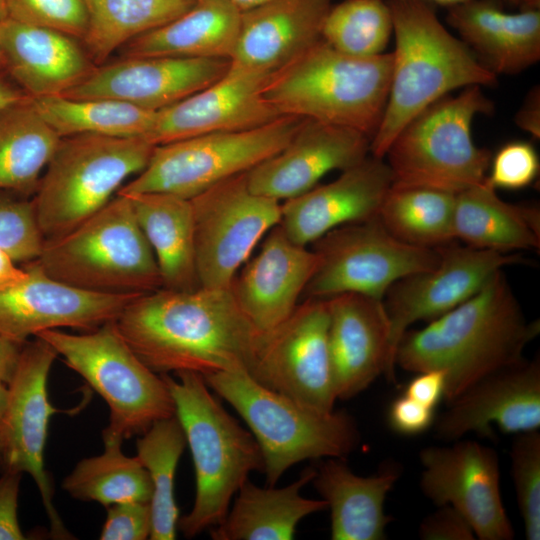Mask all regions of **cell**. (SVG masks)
Instances as JSON below:
<instances>
[{
    "label": "cell",
    "mask_w": 540,
    "mask_h": 540,
    "mask_svg": "<svg viewBox=\"0 0 540 540\" xmlns=\"http://www.w3.org/2000/svg\"><path fill=\"white\" fill-rule=\"evenodd\" d=\"M445 373L442 370L418 372L409 381L404 394L430 408L436 409L444 399Z\"/></svg>",
    "instance_id": "49"
},
{
    "label": "cell",
    "mask_w": 540,
    "mask_h": 540,
    "mask_svg": "<svg viewBox=\"0 0 540 540\" xmlns=\"http://www.w3.org/2000/svg\"><path fill=\"white\" fill-rule=\"evenodd\" d=\"M494 106L480 86L443 97L413 118L384 157L396 186H425L457 194L486 180L492 153L478 147L472 124Z\"/></svg>",
    "instance_id": "10"
},
{
    "label": "cell",
    "mask_w": 540,
    "mask_h": 540,
    "mask_svg": "<svg viewBox=\"0 0 540 540\" xmlns=\"http://www.w3.org/2000/svg\"><path fill=\"white\" fill-rule=\"evenodd\" d=\"M43 244L32 199L0 196V248L24 265L38 259Z\"/></svg>",
    "instance_id": "42"
},
{
    "label": "cell",
    "mask_w": 540,
    "mask_h": 540,
    "mask_svg": "<svg viewBox=\"0 0 540 540\" xmlns=\"http://www.w3.org/2000/svg\"><path fill=\"white\" fill-rule=\"evenodd\" d=\"M395 49L390 87L370 154L384 158L396 135L424 109L455 89L494 86L497 75L451 34L424 0H388Z\"/></svg>",
    "instance_id": "3"
},
{
    "label": "cell",
    "mask_w": 540,
    "mask_h": 540,
    "mask_svg": "<svg viewBox=\"0 0 540 540\" xmlns=\"http://www.w3.org/2000/svg\"><path fill=\"white\" fill-rule=\"evenodd\" d=\"M58 357L40 337L22 347L15 374L8 386L7 405L0 422L3 471L28 473L34 480L50 522L51 535L70 539L54 504V488L45 469L44 451L51 416L59 412L49 402L47 380Z\"/></svg>",
    "instance_id": "15"
},
{
    "label": "cell",
    "mask_w": 540,
    "mask_h": 540,
    "mask_svg": "<svg viewBox=\"0 0 540 540\" xmlns=\"http://www.w3.org/2000/svg\"><path fill=\"white\" fill-rule=\"evenodd\" d=\"M399 471L386 467L377 475L354 474L344 458H328L316 470L312 482L331 514L333 540H383L391 517L384 504Z\"/></svg>",
    "instance_id": "29"
},
{
    "label": "cell",
    "mask_w": 540,
    "mask_h": 540,
    "mask_svg": "<svg viewBox=\"0 0 540 540\" xmlns=\"http://www.w3.org/2000/svg\"><path fill=\"white\" fill-rule=\"evenodd\" d=\"M455 195L425 186L392 185L378 217L386 230L400 241L438 248L455 239Z\"/></svg>",
    "instance_id": "37"
},
{
    "label": "cell",
    "mask_w": 540,
    "mask_h": 540,
    "mask_svg": "<svg viewBox=\"0 0 540 540\" xmlns=\"http://www.w3.org/2000/svg\"><path fill=\"white\" fill-rule=\"evenodd\" d=\"M7 252L0 248V290L24 281L28 276L25 266L20 267Z\"/></svg>",
    "instance_id": "52"
},
{
    "label": "cell",
    "mask_w": 540,
    "mask_h": 540,
    "mask_svg": "<svg viewBox=\"0 0 540 540\" xmlns=\"http://www.w3.org/2000/svg\"><path fill=\"white\" fill-rule=\"evenodd\" d=\"M230 60L171 56L121 57L96 66L68 98H109L159 111L221 78Z\"/></svg>",
    "instance_id": "18"
},
{
    "label": "cell",
    "mask_w": 540,
    "mask_h": 540,
    "mask_svg": "<svg viewBox=\"0 0 540 540\" xmlns=\"http://www.w3.org/2000/svg\"><path fill=\"white\" fill-rule=\"evenodd\" d=\"M316 469L307 467L284 487H259L247 480L237 491L225 519L210 529L213 540H290L306 516L327 509L325 500L307 499L301 489L313 480Z\"/></svg>",
    "instance_id": "31"
},
{
    "label": "cell",
    "mask_w": 540,
    "mask_h": 540,
    "mask_svg": "<svg viewBox=\"0 0 540 540\" xmlns=\"http://www.w3.org/2000/svg\"><path fill=\"white\" fill-rule=\"evenodd\" d=\"M190 200L200 287L230 288L254 247L279 224L281 203L252 192L246 172Z\"/></svg>",
    "instance_id": "13"
},
{
    "label": "cell",
    "mask_w": 540,
    "mask_h": 540,
    "mask_svg": "<svg viewBox=\"0 0 540 540\" xmlns=\"http://www.w3.org/2000/svg\"><path fill=\"white\" fill-rule=\"evenodd\" d=\"M454 236L466 246L501 253L540 247V212L503 201L487 179L455 195Z\"/></svg>",
    "instance_id": "32"
},
{
    "label": "cell",
    "mask_w": 540,
    "mask_h": 540,
    "mask_svg": "<svg viewBox=\"0 0 540 540\" xmlns=\"http://www.w3.org/2000/svg\"><path fill=\"white\" fill-rule=\"evenodd\" d=\"M115 324L133 352L158 374L248 372L261 334L231 288H160L132 299Z\"/></svg>",
    "instance_id": "1"
},
{
    "label": "cell",
    "mask_w": 540,
    "mask_h": 540,
    "mask_svg": "<svg viewBox=\"0 0 540 540\" xmlns=\"http://www.w3.org/2000/svg\"><path fill=\"white\" fill-rule=\"evenodd\" d=\"M420 486L437 506L461 513L480 540H511L513 526L500 493L498 455L476 441L457 440L447 447L420 452Z\"/></svg>",
    "instance_id": "16"
},
{
    "label": "cell",
    "mask_w": 540,
    "mask_h": 540,
    "mask_svg": "<svg viewBox=\"0 0 540 540\" xmlns=\"http://www.w3.org/2000/svg\"><path fill=\"white\" fill-rule=\"evenodd\" d=\"M511 474L528 540L540 539V432L516 434L510 451Z\"/></svg>",
    "instance_id": "41"
},
{
    "label": "cell",
    "mask_w": 540,
    "mask_h": 540,
    "mask_svg": "<svg viewBox=\"0 0 540 540\" xmlns=\"http://www.w3.org/2000/svg\"><path fill=\"white\" fill-rule=\"evenodd\" d=\"M371 139L351 128L303 118L276 154L246 172L249 189L275 200L301 195L333 170H346L370 154Z\"/></svg>",
    "instance_id": "22"
},
{
    "label": "cell",
    "mask_w": 540,
    "mask_h": 540,
    "mask_svg": "<svg viewBox=\"0 0 540 540\" xmlns=\"http://www.w3.org/2000/svg\"><path fill=\"white\" fill-rule=\"evenodd\" d=\"M239 11L243 12L275 0H230Z\"/></svg>",
    "instance_id": "54"
},
{
    "label": "cell",
    "mask_w": 540,
    "mask_h": 540,
    "mask_svg": "<svg viewBox=\"0 0 540 540\" xmlns=\"http://www.w3.org/2000/svg\"><path fill=\"white\" fill-rule=\"evenodd\" d=\"M434 421L436 435L446 441L467 433L491 437L493 426L502 433L519 434L540 427V364L524 358L499 369L446 403Z\"/></svg>",
    "instance_id": "21"
},
{
    "label": "cell",
    "mask_w": 540,
    "mask_h": 540,
    "mask_svg": "<svg viewBox=\"0 0 540 540\" xmlns=\"http://www.w3.org/2000/svg\"><path fill=\"white\" fill-rule=\"evenodd\" d=\"M502 0H469L448 8L447 23L497 76L517 74L540 59V9L505 11Z\"/></svg>",
    "instance_id": "28"
},
{
    "label": "cell",
    "mask_w": 540,
    "mask_h": 540,
    "mask_svg": "<svg viewBox=\"0 0 540 540\" xmlns=\"http://www.w3.org/2000/svg\"><path fill=\"white\" fill-rule=\"evenodd\" d=\"M60 137L27 98L0 110V191L34 194Z\"/></svg>",
    "instance_id": "34"
},
{
    "label": "cell",
    "mask_w": 540,
    "mask_h": 540,
    "mask_svg": "<svg viewBox=\"0 0 540 540\" xmlns=\"http://www.w3.org/2000/svg\"><path fill=\"white\" fill-rule=\"evenodd\" d=\"M328 346L334 391L348 400L384 374L395 380L390 323L382 300L357 293L327 298Z\"/></svg>",
    "instance_id": "23"
},
{
    "label": "cell",
    "mask_w": 540,
    "mask_h": 540,
    "mask_svg": "<svg viewBox=\"0 0 540 540\" xmlns=\"http://www.w3.org/2000/svg\"><path fill=\"white\" fill-rule=\"evenodd\" d=\"M440 259L431 269L401 278L386 292L382 302L390 323V353L415 322L431 321L476 294L506 266L522 263L521 256L458 246L438 247Z\"/></svg>",
    "instance_id": "17"
},
{
    "label": "cell",
    "mask_w": 540,
    "mask_h": 540,
    "mask_svg": "<svg viewBox=\"0 0 540 540\" xmlns=\"http://www.w3.org/2000/svg\"><path fill=\"white\" fill-rule=\"evenodd\" d=\"M515 122L518 127L534 138H540V91L538 86H535L528 93L525 102L515 115Z\"/></svg>",
    "instance_id": "50"
},
{
    "label": "cell",
    "mask_w": 540,
    "mask_h": 540,
    "mask_svg": "<svg viewBox=\"0 0 540 540\" xmlns=\"http://www.w3.org/2000/svg\"><path fill=\"white\" fill-rule=\"evenodd\" d=\"M241 11L230 0H196L176 19L122 46L121 57L231 59Z\"/></svg>",
    "instance_id": "30"
},
{
    "label": "cell",
    "mask_w": 540,
    "mask_h": 540,
    "mask_svg": "<svg viewBox=\"0 0 540 540\" xmlns=\"http://www.w3.org/2000/svg\"><path fill=\"white\" fill-rule=\"evenodd\" d=\"M124 196L129 198L153 251L162 288L173 291L199 288L191 200L166 193Z\"/></svg>",
    "instance_id": "33"
},
{
    "label": "cell",
    "mask_w": 540,
    "mask_h": 540,
    "mask_svg": "<svg viewBox=\"0 0 540 540\" xmlns=\"http://www.w3.org/2000/svg\"><path fill=\"white\" fill-rule=\"evenodd\" d=\"M539 157L533 144L514 140L491 157L488 183L495 189L518 190L533 183L539 174Z\"/></svg>",
    "instance_id": "44"
},
{
    "label": "cell",
    "mask_w": 540,
    "mask_h": 540,
    "mask_svg": "<svg viewBox=\"0 0 540 540\" xmlns=\"http://www.w3.org/2000/svg\"><path fill=\"white\" fill-rule=\"evenodd\" d=\"M504 5L509 7L524 9V8H539L540 0H502Z\"/></svg>",
    "instance_id": "55"
},
{
    "label": "cell",
    "mask_w": 540,
    "mask_h": 540,
    "mask_svg": "<svg viewBox=\"0 0 540 540\" xmlns=\"http://www.w3.org/2000/svg\"><path fill=\"white\" fill-rule=\"evenodd\" d=\"M45 340L107 403L104 443H122L145 433L156 421L176 415L162 374L148 368L120 335L115 320L84 331L47 330Z\"/></svg>",
    "instance_id": "9"
},
{
    "label": "cell",
    "mask_w": 540,
    "mask_h": 540,
    "mask_svg": "<svg viewBox=\"0 0 540 540\" xmlns=\"http://www.w3.org/2000/svg\"><path fill=\"white\" fill-rule=\"evenodd\" d=\"M8 399V386L0 381V422L4 415Z\"/></svg>",
    "instance_id": "56"
},
{
    "label": "cell",
    "mask_w": 540,
    "mask_h": 540,
    "mask_svg": "<svg viewBox=\"0 0 540 540\" xmlns=\"http://www.w3.org/2000/svg\"><path fill=\"white\" fill-rule=\"evenodd\" d=\"M203 377L250 428L263 454L268 486L301 461L344 458L358 446L357 425L345 411L325 413L305 406L260 385L244 370Z\"/></svg>",
    "instance_id": "7"
},
{
    "label": "cell",
    "mask_w": 540,
    "mask_h": 540,
    "mask_svg": "<svg viewBox=\"0 0 540 540\" xmlns=\"http://www.w3.org/2000/svg\"><path fill=\"white\" fill-rule=\"evenodd\" d=\"M331 0H275L241 12L231 63L271 75L322 39Z\"/></svg>",
    "instance_id": "27"
},
{
    "label": "cell",
    "mask_w": 540,
    "mask_h": 540,
    "mask_svg": "<svg viewBox=\"0 0 540 540\" xmlns=\"http://www.w3.org/2000/svg\"><path fill=\"white\" fill-rule=\"evenodd\" d=\"M2 469H3V453H2V448L0 444V471L1 472H2Z\"/></svg>",
    "instance_id": "59"
},
{
    "label": "cell",
    "mask_w": 540,
    "mask_h": 540,
    "mask_svg": "<svg viewBox=\"0 0 540 540\" xmlns=\"http://www.w3.org/2000/svg\"><path fill=\"white\" fill-rule=\"evenodd\" d=\"M162 375L194 463V505L177 524L186 538H193L225 519L232 497L252 471L264 473L265 462L253 434L212 396L201 374L178 371L177 380Z\"/></svg>",
    "instance_id": "4"
},
{
    "label": "cell",
    "mask_w": 540,
    "mask_h": 540,
    "mask_svg": "<svg viewBox=\"0 0 540 540\" xmlns=\"http://www.w3.org/2000/svg\"><path fill=\"white\" fill-rule=\"evenodd\" d=\"M269 75L235 65L214 83L156 112L153 145L218 132L254 129L282 115L265 100Z\"/></svg>",
    "instance_id": "20"
},
{
    "label": "cell",
    "mask_w": 540,
    "mask_h": 540,
    "mask_svg": "<svg viewBox=\"0 0 540 540\" xmlns=\"http://www.w3.org/2000/svg\"><path fill=\"white\" fill-rule=\"evenodd\" d=\"M0 68L3 69V57H2L1 47H0Z\"/></svg>",
    "instance_id": "60"
},
{
    "label": "cell",
    "mask_w": 540,
    "mask_h": 540,
    "mask_svg": "<svg viewBox=\"0 0 540 540\" xmlns=\"http://www.w3.org/2000/svg\"><path fill=\"white\" fill-rule=\"evenodd\" d=\"M33 262L88 292L138 296L162 288L153 251L129 198L120 194L69 232L45 240Z\"/></svg>",
    "instance_id": "6"
},
{
    "label": "cell",
    "mask_w": 540,
    "mask_h": 540,
    "mask_svg": "<svg viewBox=\"0 0 540 540\" xmlns=\"http://www.w3.org/2000/svg\"><path fill=\"white\" fill-rule=\"evenodd\" d=\"M302 120L282 115L254 129L210 133L156 145L145 168L117 194L166 193L192 199L279 152Z\"/></svg>",
    "instance_id": "11"
},
{
    "label": "cell",
    "mask_w": 540,
    "mask_h": 540,
    "mask_svg": "<svg viewBox=\"0 0 540 540\" xmlns=\"http://www.w3.org/2000/svg\"><path fill=\"white\" fill-rule=\"evenodd\" d=\"M392 34V13L384 0H344L331 6L321 31L331 47L355 57L384 53Z\"/></svg>",
    "instance_id": "40"
},
{
    "label": "cell",
    "mask_w": 540,
    "mask_h": 540,
    "mask_svg": "<svg viewBox=\"0 0 540 540\" xmlns=\"http://www.w3.org/2000/svg\"><path fill=\"white\" fill-rule=\"evenodd\" d=\"M263 238L257 255L230 286L239 308L259 332L275 328L293 313L318 262L313 250L293 242L279 224Z\"/></svg>",
    "instance_id": "25"
},
{
    "label": "cell",
    "mask_w": 540,
    "mask_h": 540,
    "mask_svg": "<svg viewBox=\"0 0 540 540\" xmlns=\"http://www.w3.org/2000/svg\"><path fill=\"white\" fill-rule=\"evenodd\" d=\"M27 98L30 97L12 79L0 72V110Z\"/></svg>",
    "instance_id": "53"
},
{
    "label": "cell",
    "mask_w": 540,
    "mask_h": 540,
    "mask_svg": "<svg viewBox=\"0 0 540 540\" xmlns=\"http://www.w3.org/2000/svg\"><path fill=\"white\" fill-rule=\"evenodd\" d=\"M505 274L497 271L472 297L427 326L407 330L395 351V366L409 372L442 370L449 403L483 377L523 359L538 334Z\"/></svg>",
    "instance_id": "2"
},
{
    "label": "cell",
    "mask_w": 540,
    "mask_h": 540,
    "mask_svg": "<svg viewBox=\"0 0 540 540\" xmlns=\"http://www.w3.org/2000/svg\"><path fill=\"white\" fill-rule=\"evenodd\" d=\"M435 421V409L405 394L392 401L388 410L391 429L402 435H417L428 430Z\"/></svg>",
    "instance_id": "47"
},
{
    "label": "cell",
    "mask_w": 540,
    "mask_h": 540,
    "mask_svg": "<svg viewBox=\"0 0 540 540\" xmlns=\"http://www.w3.org/2000/svg\"><path fill=\"white\" fill-rule=\"evenodd\" d=\"M32 102L60 138L93 134L146 139L156 117V111L109 98L48 96Z\"/></svg>",
    "instance_id": "36"
},
{
    "label": "cell",
    "mask_w": 540,
    "mask_h": 540,
    "mask_svg": "<svg viewBox=\"0 0 540 540\" xmlns=\"http://www.w3.org/2000/svg\"><path fill=\"white\" fill-rule=\"evenodd\" d=\"M196 0H83L88 30L81 41L98 66L132 39L176 19Z\"/></svg>",
    "instance_id": "35"
},
{
    "label": "cell",
    "mask_w": 540,
    "mask_h": 540,
    "mask_svg": "<svg viewBox=\"0 0 540 540\" xmlns=\"http://www.w3.org/2000/svg\"><path fill=\"white\" fill-rule=\"evenodd\" d=\"M154 147L141 137H61L32 198L44 241L102 209L128 178L145 168Z\"/></svg>",
    "instance_id": "8"
},
{
    "label": "cell",
    "mask_w": 540,
    "mask_h": 540,
    "mask_svg": "<svg viewBox=\"0 0 540 540\" xmlns=\"http://www.w3.org/2000/svg\"><path fill=\"white\" fill-rule=\"evenodd\" d=\"M23 266L27 278L0 290V334L21 345L47 330H93L115 320L137 297L80 290L49 277L34 262Z\"/></svg>",
    "instance_id": "19"
},
{
    "label": "cell",
    "mask_w": 540,
    "mask_h": 540,
    "mask_svg": "<svg viewBox=\"0 0 540 540\" xmlns=\"http://www.w3.org/2000/svg\"><path fill=\"white\" fill-rule=\"evenodd\" d=\"M152 526L150 502H120L107 506L101 540H145Z\"/></svg>",
    "instance_id": "45"
},
{
    "label": "cell",
    "mask_w": 540,
    "mask_h": 540,
    "mask_svg": "<svg viewBox=\"0 0 540 540\" xmlns=\"http://www.w3.org/2000/svg\"><path fill=\"white\" fill-rule=\"evenodd\" d=\"M121 444L104 443L101 455L79 461L64 478L63 489L75 499L105 507L120 502H150L153 485L149 473L138 456L122 453Z\"/></svg>",
    "instance_id": "38"
},
{
    "label": "cell",
    "mask_w": 540,
    "mask_h": 540,
    "mask_svg": "<svg viewBox=\"0 0 540 540\" xmlns=\"http://www.w3.org/2000/svg\"><path fill=\"white\" fill-rule=\"evenodd\" d=\"M23 345L0 334V381L6 385L15 374Z\"/></svg>",
    "instance_id": "51"
},
{
    "label": "cell",
    "mask_w": 540,
    "mask_h": 540,
    "mask_svg": "<svg viewBox=\"0 0 540 540\" xmlns=\"http://www.w3.org/2000/svg\"><path fill=\"white\" fill-rule=\"evenodd\" d=\"M326 299L309 298L275 328L261 332L247 372L260 385L330 413L337 400L330 366Z\"/></svg>",
    "instance_id": "14"
},
{
    "label": "cell",
    "mask_w": 540,
    "mask_h": 540,
    "mask_svg": "<svg viewBox=\"0 0 540 540\" xmlns=\"http://www.w3.org/2000/svg\"><path fill=\"white\" fill-rule=\"evenodd\" d=\"M391 68V53L350 56L321 39L271 74L263 96L279 115L351 128L372 139L386 107Z\"/></svg>",
    "instance_id": "5"
},
{
    "label": "cell",
    "mask_w": 540,
    "mask_h": 540,
    "mask_svg": "<svg viewBox=\"0 0 540 540\" xmlns=\"http://www.w3.org/2000/svg\"><path fill=\"white\" fill-rule=\"evenodd\" d=\"M419 536L423 540H473L474 531L456 509L449 505L439 509L425 519L419 527Z\"/></svg>",
    "instance_id": "46"
},
{
    "label": "cell",
    "mask_w": 540,
    "mask_h": 540,
    "mask_svg": "<svg viewBox=\"0 0 540 540\" xmlns=\"http://www.w3.org/2000/svg\"><path fill=\"white\" fill-rule=\"evenodd\" d=\"M7 18L83 40L88 14L83 0H5Z\"/></svg>",
    "instance_id": "43"
},
{
    "label": "cell",
    "mask_w": 540,
    "mask_h": 540,
    "mask_svg": "<svg viewBox=\"0 0 540 540\" xmlns=\"http://www.w3.org/2000/svg\"><path fill=\"white\" fill-rule=\"evenodd\" d=\"M424 1L437 3L439 5H443L449 8V7L467 2L469 0H424Z\"/></svg>",
    "instance_id": "57"
},
{
    "label": "cell",
    "mask_w": 540,
    "mask_h": 540,
    "mask_svg": "<svg viewBox=\"0 0 540 540\" xmlns=\"http://www.w3.org/2000/svg\"><path fill=\"white\" fill-rule=\"evenodd\" d=\"M392 184L384 158L370 154L334 181L285 200L279 225L293 242L307 246L336 227L377 217Z\"/></svg>",
    "instance_id": "24"
},
{
    "label": "cell",
    "mask_w": 540,
    "mask_h": 540,
    "mask_svg": "<svg viewBox=\"0 0 540 540\" xmlns=\"http://www.w3.org/2000/svg\"><path fill=\"white\" fill-rule=\"evenodd\" d=\"M0 47L3 69L31 99L63 95L96 67L79 39L8 18Z\"/></svg>",
    "instance_id": "26"
},
{
    "label": "cell",
    "mask_w": 540,
    "mask_h": 540,
    "mask_svg": "<svg viewBox=\"0 0 540 540\" xmlns=\"http://www.w3.org/2000/svg\"><path fill=\"white\" fill-rule=\"evenodd\" d=\"M312 245L318 262L304 299L357 293L383 300L395 282L433 268L440 259L438 248L395 238L378 216L336 227Z\"/></svg>",
    "instance_id": "12"
},
{
    "label": "cell",
    "mask_w": 540,
    "mask_h": 540,
    "mask_svg": "<svg viewBox=\"0 0 540 540\" xmlns=\"http://www.w3.org/2000/svg\"><path fill=\"white\" fill-rule=\"evenodd\" d=\"M7 18L5 0H0V22Z\"/></svg>",
    "instance_id": "58"
},
{
    "label": "cell",
    "mask_w": 540,
    "mask_h": 540,
    "mask_svg": "<svg viewBox=\"0 0 540 540\" xmlns=\"http://www.w3.org/2000/svg\"><path fill=\"white\" fill-rule=\"evenodd\" d=\"M21 473L3 471L0 476V540L25 539L17 515Z\"/></svg>",
    "instance_id": "48"
},
{
    "label": "cell",
    "mask_w": 540,
    "mask_h": 540,
    "mask_svg": "<svg viewBox=\"0 0 540 540\" xmlns=\"http://www.w3.org/2000/svg\"><path fill=\"white\" fill-rule=\"evenodd\" d=\"M187 441L176 415L156 421L137 440V456L153 485L150 501L152 526L149 539L176 538L179 509L174 495V478Z\"/></svg>",
    "instance_id": "39"
}]
</instances>
